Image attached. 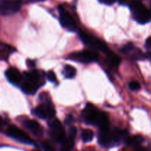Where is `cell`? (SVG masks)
I'll list each match as a JSON object with an SVG mask.
<instances>
[{
  "label": "cell",
  "mask_w": 151,
  "mask_h": 151,
  "mask_svg": "<svg viewBox=\"0 0 151 151\" xmlns=\"http://www.w3.org/2000/svg\"><path fill=\"white\" fill-rule=\"evenodd\" d=\"M135 20L140 24H145L151 19V13L139 0H133L130 5Z\"/></svg>",
  "instance_id": "6da1fadb"
},
{
  "label": "cell",
  "mask_w": 151,
  "mask_h": 151,
  "mask_svg": "<svg viewBox=\"0 0 151 151\" xmlns=\"http://www.w3.org/2000/svg\"><path fill=\"white\" fill-rule=\"evenodd\" d=\"M79 36L81 40H82V41L86 45L91 47V49L101 50V51H103L106 54H107L110 51L104 42H102L101 40H99L97 38L94 37V36H90V35L87 34L86 33H85L83 31H79Z\"/></svg>",
  "instance_id": "7a4b0ae2"
},
{
  "label": "cell",
  "mask_w": 151,
  "mask_h": 151,
  "mask_svg": "<svg viewBox=\"0 0 151 151\" xmlns=\"http://www.w3.org/2000/svg\"><path fill=\"white\" fill-rule=\"evenodd\" d=\"M69 59L74 62L80 63H91L98 59V54L93 50H82L79 52H75L69 56Z\"/></svg>",
  "instance_id": "3957f363"
},
{
  "label": "cell",
  "mask_w": 151,
  "mask_h": 151,
  "mask_svg": "<svg viewBox=\"0 0 151 151\" xmlns=\"http://www.w3.org/2000/svg\"><path fill=\"white\" fill-rule=\"evenodd\" d=\"M21 0H0V14L9 16L18 12L21 8Z\"/></svg>",
  "instance_id": "277c9868"
},
{
  "label": "cell",
  "mask_w": 151,
  "mask_h": 151,
  "mask_svg": "<svg viewBox=\"0 0 151 151\" xmlns=\"http://www.w3.org/2000/svg\"><path fill=\"white\" fill-rule=\"evenodd\" d=\"M6 134L20 142L28 144V145H33V142L30 139V138L23 130L15 125L8 126L6 130Z\"/></svg>",
  "instance_id": "5b68a950"
},
{
  "label": "cell",
  "mask_w": 151,
  "mask_h": 151,
  "mask_svg": "<svg viewBox=\"0 0 151 151\" xmlns=\"http://www.w3.org/2000/svg\"><path fill=\"white\" fill-rule=\"evenodd\" d=\"M101 112L93 104H87L86 107L82 112V117L87 124L96 125Z\"/></svg>",
  "instance_id": "8992f818"
},
{
  "label": "cell",
  "mask_w": 151,
  "mask_h": 151,
  "mask_svg": "<svg viewBox=\"0 0 151 151\" xmlns=\"http://www.w3.org/2000/svg\"><path fill=\"white\" fill-rule=\"evenodd\" d=\"M49 126L51 129V136L58 142L63 143L65 140V133L64 127L60 121L56 119L49 122Z\"/></svg>",
  "instance_id": "52a82bcc"
},
{
  "label": "cell",
  "mask_w": 151,
  "mask_h": 151,
  "mask_svg": "<svg viewBox=\"0 0 151 151\" xmlns=\"http://www.w3.org/2000/svg\"><path fill=\"white\" fill-rule=\"evenodd\" d=\"M59 19L62 27L66 28L70 31H76V24L74 21L73 18L70 14L65 11L62 7H59Z\"/></svg>",
  "instance_id": "ba28073f"
},
{
  "label": "cell",
  "mask_w": 151,
  "mask_h": 151,
  "mask_svg": "<svg viewBox=\"0 0 151 151\" xmlns=\"http://www.w3.org/2000/svg\"><path fill=\"white\" fill-rule=\"evenodd\" d=\"M99 143L104 147H110L113 145V144L116 143L113 132L110 131L109 127L100 129V133L99 136Z\"/></svg>",
  "instance_id": "9c48e42d"
},
{
  "label": "cell",
  "mask_w": 151,
  "mask_h": 151,
  "mask_svg": "<svg viewBox=\"0 0 151 151\" xmlns=\"http://www.w3.org/2000/svg\"><path fill=\"white\" fill-rule=\"evenodd\" d=\"M5 76L8 80L14 85H19L22 80V76L17 68H10L5 72Z\"/></svg>",
  "instance_id": "30bf717a"
},
{
  "label": "cell",
  "mask_w": 151,
  "mask_h": 151,
  "mask_svg": "<svg viewBox=\"0 0 151 151\" xmlns=\"http://www.w3.org/2000/svg\"><path fill=\"white\" fill-rule=\"evenodd\" d=\"M24 124L29 130H30L36 136H41L42 135L43 131L42 127L35 120H26L24 122Z\"/></svg>",
  "instance_id": "8fae6325"
},
{
  "label": "cell",
  "mask_w": 151,
  "mask_h": 151,
  "mask_svg": "<svg viewBox=\"0 0 151 151\" xmlns=\"http://www.w3.org/2000/svg\"><path fill=\"white\" fill-rule=\"evenodd\" d=\"M40 73L39 71L37 70H32L31 72H29L25 73V79L26 80L29 81V82H32V83L35 84L37 85L38 87L40 85V82L41 76H40Z\"/></svg>",
  "instance_id": "7c38bea8"
},
{
  "label": "cell",
  "mask_w": 151,
  "mask_h": 151,
  "mask_svg": "<svg viewBox=\"0 0 151 151\" xmlns=\"http://www.w3.org/2000/svg\"><path fill=\"white\" fill-rule=\"evenodd\" d=\"M38 88L39 87L37 85L26 80V79L22 85V90L23 91V92L27 94H33L37 91Z\"/></svg>",
  "instance_id": "4fadbf2b"
},
{
  "label": "cell",
  "mask_w": 151,
  "mask_h": 151,
  "mask_svg": "<svg viewBox=\"0 0 151 151\" xmlns=\"http://www.w3.org/2000/svg\"><path fill=\"white\" fill-rule=\"evenodd\" d=\"M144 139L142 136H132V137H127L125 139V142L127 145L129 146H133V147H138L143 142Z\"/></svg>",
  "instance_id": "5bb4252c"
},
{
  "label": "cell",
  "mask_w": 151,
  "mask_h": 151,
  "mask_svg": "<svg viewBox=\"0 0 151 151\" xmlns=\"http://www.w3.org/2000/svg\"><path fill=\"white\" fill-rule=\"evenodd\" d=\"M63 74L65 77L68 79H72L76 74V70L74 67L71 66V65H67L64 67L63 69Z\"/></svg>",
  "instance_id": "9a60e30c"
},
{
  "label": "cell",
  "mask_w": 151,
  "mask_h": 151,
  "mask_svg": "<svg viewBox=\"0 0 151 151\" xmlns=\"http://www.w3.org/2000/svg\"><path fill=\"white\" fill-rule=\"evenodd\" d=\"M94 136L93 132L91 130H84L82 133V139L84 142H89L93 139Z\"/></svg>",
  "instance_id": "2e32d148"
},
{
  "label": "cell",
  "mask_w": 151,
  "mask_h": 151,
  "mask_svg": "<svg viewBox=\"0 0 151 151\" xmlns=\"http://www.w3.org/2000/svg\"><path fill=\"white\" fill-rule=\"evenodd\" d=\"M33 113H34L36 116L39 117V118H41V119L47 118V115H46L45 110V108L42 106V104L36 107V108L33 110Z\"/></svg>",
  "instance_id": "e0dca14e"
},
{
  "label": "cell",
  "mask_w": 151,
  "mask_h": 151,
  "mask_svg": "<svg viewBox=\"0 0 151 151\" xmlns=\"http://www.w3.org/2000/svg\"><path fill=\"white\" fill-rule=\"evenodd\" d=\"M42 147L45 151H56L54 147L48 142H43L42 143Z\"/></svg>",
  "instance_id": "ac0fdd59"
},
{
  "label": "cell",
  "mask_w": 151,
  "mask_h": 151,
  "mask_svg": "<svg viewBox=\"0 0 151 151\" xmlns=\"http://www.w3.org/2000/svg\"><path fill=\"white\" fill-rule=\"evenodd\" d=\"M47 79H48L50 82H56V74L54 73V72L52 70L48 71L47 73Z\"/></svg>",
  "instance_id": "d6986e66"
},
{
  "label": "cell",
  "mask_w": 151,
  "mask_h": 151,
  "mask_svg": "<svg viewBox=\"0 0 151 151\" xmlns=\"http://www.w3.org/2000/svg\"><path fill=\"white\" fill-rule=\"evenodd\" d=\"M129 87H130V88L132 90V91H139L141 88L139 82H136V81H133V82H130V84H129Z\"/></svg>",
  "instance_id": "ffe728a7"
},
{
  "label": "cell",
  "mask_w": 151,
  "mask_h": 151,
  "mask_svg": "<svg viewBox=\"0 0 151 151\" xmlns=\"http://www.w3.org/2000/svg\"><path fill=\"white\" fill-rule=\"evenodd\" d=\"M76 133H77V130L75 127H70L69 130H68V137L74 139L76 136Z\"/></svg>",
  "instance_id": "44dd1931"
},
{
  "label": "cell",
  "mask_w": 151,
  "mask_h": 151,
  "mask_svg": "<svg viewBox=\"0 0 151 151\" xmlns=\"http://www.w3.org/2000/svg\"><path fill=\"white\" fill-rule=\"evenodd\" d=\"M40 99L43 102H47V101H50V96L47 93H42L41 95L40 96Z\"/></svg>",
  "instance_id": "7402d4cb"
},
{
  "label": "cell",
  "mask_w": 151,
  "mask_h": 151,
  "mask_svg": "<svg viewBox=\"0 0 151 151\" xmlns=\"http://www.w3.org/2000/svg\"><path fill=\"white\" fill-rule=\"evenodd\" d=\"M99 1L101 3H104L107 5H113V4L116 2V0H99Z\"/></svg>",
  "instance_id": "603a6c76"
},
{
  "label": "cell",
  "mask_w": 151,
  "mask_h": 151,
  "mask_svg": "<svg viewBox=\"0 0 151 151\" xmlns=\"http://www.w3.org/2000/svg\"><path fill=\"white\" fill-rule=\"evenodd\" d=\"M73 121V117L71 115H68V116H67L66 120H65V122H66V124H70V123H72Z\"/></svg>",
  "instance_id": "cb8c5ba5"
},
{
  "label": "cell",
  "mask_w": 151,
  "mask_h": 151,
  "mask_svg": "<svg viewBox=\"0 0 151 151\" xmlns=\"http://www.w3.org/2000/svg\"><path fill=\"white\" fill-rule=\"evenodd\" d=\"M146 47L147 48H151V36L149 37L146 41Z\"/></svg>",
  "instance_id": "d4e9b609"
},
{
  "label": "cell",
  "mask_w": 151,
  "mask_h": 151,
  "mask_svg": "<svg viewBox=\"0 0 151 151\" xmlns=\"http://www.w3.org/2000/svg\"><path fill=\"white\" fill-rule=\"evenodd\" d=\"M27 66L30 67V68H33L35 66V62L32 60H27Z\"/></svg>",
  "instance_id": "484cf974"
},
{
  "label": "cell",
  "mask_w": 151,
  "mask_h": 151,
  "mask_svg": "<svg viewBox=\"0 0 151 151\" xmlns=\"http://www.w3.org/2000/svg\"><path fill=\"white\" fill-rule=\"evenodd\" d=\"M5 125V120L2 119V117L0 116V129L2 128L3 126Z\"/></svg>",
  "instance_id": "4316f807"
},
{
  "label": "cell",
  "mask_w": 151,
  "mask_h": 151,
  "mask_svg": "<svg viewBox=\"0 0 151 151\" xmlns=\"http://www.w3.org/2000/svg\"><path fill=\"white\" fill-rule=\"evenodd\" d=\"M146 56H147V59H149V60L150 61V62H151V52H148V53H147Z\"/></svg>",
  "instance_id": "83f0119b"
},
{
  "label": "cell",
  "mask_w": 151,
  "mask_h": 151,
  "mask_svg": "<svg viewBox=\"0 0 151 151\" xmlns=\"http://www.w3.org/2000/svg\"><path fill=\"white\" fill-rule=\"evenodd\" d=\"M136 151H148L147 150H146L145 148H143V147H139L138 148L137 150H136Z\"/></svg>",
  "instance_id": "f1b7e54d"
},
{
  "label": "cell",
  "mask_w": 151,
  "mask_h": 151,
  "mask_svg": "<svg viewBox=\"0 0 151 151\" xmlns=\"http://www.w3.org/2000/svg\"><path fill=\"white\" fill-rule=\"evenodd\" d=\"M33 2H42V1H45V0H32Z\"/></svg>",
  "instance_id": "f546056e"
},
{
  "label": "cell",
  "mask_w": 151,
  "mask_h": 151,
  "mask_svg": "<svg viewBox=\"0 0 151 151\" xmlns=\"http://www.w3.org/2000/svg\"><path fill=\"white\" fill-rule=\"evenodd\" d=\"M149 149H150V150L151 151V144L149 145Z\"/></svg>",
  "instance_id": "4dcf8cb0"
},
{
  "label": "cell",
  "mask_w": 151,
  "mask_h": 151,
  "mask_svg": "<svg viewBox=\"0 0 151 151\" xmlns=\"http://www.w3.org/2000/svg\"><path fill=\"white\" fill-rule=\"evenodd\" d=\"M33 151H39V150H33Z\"/></svg>",
  "instance_id": "1f68e13d"
}]
</instances>
